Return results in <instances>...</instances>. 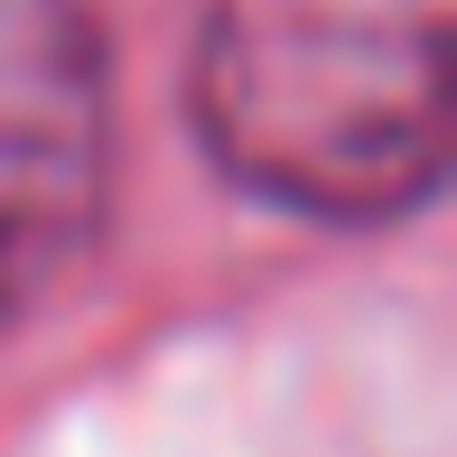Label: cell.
<instances>
[{"label":"cell","instance_id":"6da1fadb","mask_svg":"<svg viewBox=\"0 0 457 457\" xmlns=\"http://www.w3.org/2000/svg\"><path fill=\"white\" fill-rule=\"evenodd\" d=\"M187 94L243 196L392 224L448 169V0H215Z\"/></svg>","mask_w":457,"mask_h":457},{"label":"cell","instance_id":"7a4b0ae2","mask_svg":"<svg viewBox=\"0 0 457 457\" xmlns=\"http://www.w3.org/2000/svg\"><path fill=\"white\" fill-rule=\"evenodd\" d=\"M112 75L85 0H0V318L94 243Z\"/></svg>","mask_w":457,"mask_h":457}]
</instances>
